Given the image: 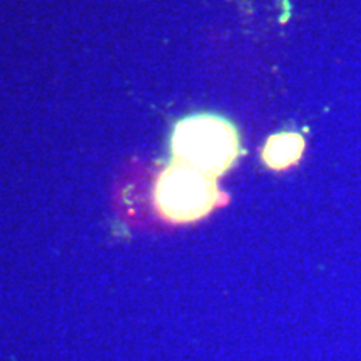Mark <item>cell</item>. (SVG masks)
Returning <instances> with one entry per match:
<instances>
[{
	"instance_id": "obj_2",
	"label": "cell",
	"mask_w": 361,
	"mask_h": 361,
	"mask_svg": "<svg viewBox=\"0 0 361 361\" xmlns=\"http://www.w3.org/2000/svg\"><path fill=\"white\" fill-rule=\"evenodd\" d=\"M156 211L166 222L191 224L222 204L216 179L174 162L159 176L154 191Z\"/></svg>"
},
{
	"instance_id": "obj_3",
	"label": "cell",
	"mask_w": 361,
	"mask_h": 361,
	"mask_svg": "<svg viewBox=\"0 0 361 361\" xmlns=\"http://www.w3.org/2000/svg\"><path fill=\"white\" fill-rule=\"evenodd\" d=\"M304 139L298 132H280L271 136L262 147V162L274 171H284L301 159Z\"/></svg>"
},
{
	"instance_id": "obj_1",
	"label": "cell",
	"mask_w": 361,
	"mask_h": 361,
	"mask_svg": "<svg viewBox=\"0 0 361 361\" xmlns=\"http://www.w3.org/2000/svg\"><path fill=\"white\" fill-rule=\"evenodd\" d=\"M171 147L174 162L216 179L236 162L239 137L236 127L224 117L201 114L176 125Z\"/></svg>"
}]
</instances>
